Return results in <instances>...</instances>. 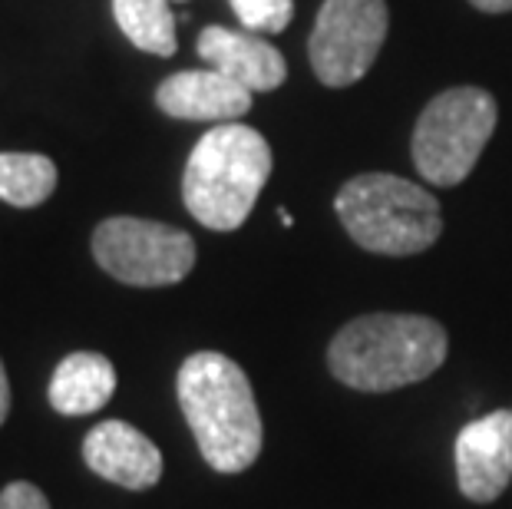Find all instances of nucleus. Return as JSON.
I'll return each mask as SVG.
<instances>
[{
    "label": "nucleus",
    "instance_id": "f257e3e1",
    "mask_svg": "<svg viewBox=\"0 0 512 509\" xmlns=\"http://www.w3.org/2000/svg\"><path fill=\"white\" fill-rule=\"evenodd\" d=\"M179 407L205 463L215 473H245L258 460L265 430L248 374L219 351H195L176 377Z\"/></svg>",
    "mask_w": 512,
    "mask_h": 509
},
{
    "label": "nucleus",
    "instance_id": "f03ea898",
    "mask_svg": "<svg viewBox=\"0 0 512 509\" xmlns=\"http://www.w3.org/2000/svg\"><path fill=\"white\" fill-rule=\"evenodd\" d=\"M450 351L443 324L427 314H361L328 344V367L344 387L387 394L427 381Z\"/></svg>",
    "mask_w": 512,
    "mask_h": 509
},
{
    "label": "nucleus",
    "instance_id": "7ed1b4c3",
    "mask_svg": "<svg viewBox=\"0 0 512 509\" xmlns=\"http://www.w3.org/2000/svg\"><path fill=\"white\" fill-rule=\"evenodd\" d=\"M275 169L268 139L252 126L219 123L185 162L182 202L212 232H235L252 215Z\"/></svg>",
    "mask_w": 512,
    "mask_h": 509
},
{
    "label": "nucleus",
    "instance_id": "20e7f679",
    "mask_svg": "<svg viewBox=\"0 0 512 509\" xmlns=\"http://www.w3.org/2000/svg\"><path fill=\"white\" fill-rule=\"evenodd\" d=\"M344 232L377 255H420L443 232L440 202L430 189L390 172H364L347 179L334 199Z\"/></svg>",
    "mask_w": 512,
    "mask_h": 509
},
{
    "label": "nucleus",
    "instance_id": "39448f33",
    "mask_svg": "<svg viewBox=\"0 0 512 509\" xmlns=\"http://www.w3.org/2000/svg\"><path fill=\"white\" fill-rule=\"evenodd\" d=\"M496 116V96L483 86H453L433 96L413 126V166L430 186H460L493 139Z\"/></svg>",
    "mask_w": 512,
    "mask_h": 509
},
{
    "label": "nucleus",
    "instance_id": "423d86ee",
    "mask_svg": "<svg viewBox=\"0 0 512 509\" xmlns=\"http://www.w3.org/2000/svg\"><path fill=\"white\" fill-rule=\"evenodd\" d=\"M195 255V238L185 229L136 215H113L93 232L96 265L133 288L179 285L195 268Z\"/></svg>",
    "mask_w": 512,
    "mask_h": 509
},
{
    "label": "nucleus",
    "instance_id": "0eeeda50",
    "mask_svg": "<svg viewBox=\"0 0 512 509\" xmlns=\"http://www.w3.org/2000/svg\"><path fill=\"white\" fill-rule=\"evenodd\" d=\"M387 24V0H324L308 40L314 77L334 90L364 80L387 40Z\"/></svg>",
    "mask_w": 512,
    "mask_h": 509
},
{
    "label": "nucleus",
    "instance_id": "6e6552de",
    "mask_svg": "<svg viewBox=\"0 0 512 509\" xmlns=\"http://www.w3.org/2000/svg\"><path fill=\"white\" fill-rule=\"evenodd\" d=\"M509 424L512 410H493L456 437V483L470 503H493L506 493L512 480Z\"/></svg>",
    "mask_w": 512,
    "mask_h": 509
},
{
    "label": "nucleus",
    "instance_id": "1a4fd4ad",
    "mask_svg": "<svg viewBox=\"0 0 512 509\" xmlns=\"http://www.w3.org/2000/svg\"><path fill=\"white\" fill-rule=\"evenodd\" d=\"M83 460L100 480L123 490H152L162 480V453L126 420H103L83 440Z\"/></svg>",
    "mask_w": 512,
    "mask_h": 509
},
{
    "label": "nucleus",
    "instance_id": "9d476101",
    "mask_svg": "<svg viewBox=\"0 0 512 509\" xmlns=\"http://www.w3.org/2000/svg\"><path fill=\"white\" fill-rule=\"evenodd\" d=\"M159 110L189 123H235L252 110V90L219 70H179L159 83Z\"/></svg>",
    "mask_w": 512,
    "mask_h": 509
},
{
    "label": "nucleus",
    "instance_id": "9b49d317",
    "mask_svg": "<svg viewBox=\"0 0 512 509\" xmlns=\"http://www.w3.org/2000/svg\"><path fill=\"white\" fill-rule=\"evenodd\" d=\"M199 57L228 80L242 83L252 93H271L288 80V63L278 47L248 30L205 27L199 34Z\"/></svg>",
    "mask_w": 512,
    "mask_h": 509
},
{
    "label": "nucleus",
    "instance_id": "f8f14e48",
    "mask_svg": "<svg viewBox=\"0 0 512 509\" xmlns=\"http://www.w3.org/2000/svg\"><path fill=\"white\" fill-rule=\"evenodd\" d=\"M116 394V367L100 351H73L50 377L47 400L63 417H86L110 404Z\"/></svg>",
    "mask_w": 512,
    "mask_h": 509
},
{
    "label": "nucleus",
    "instance_id": "ddd939ff",
    "mask_svg": "<svg viewBox=\"0 0 512 509\" xmlns=\"http://www.w3.org/2000/svg\"><path fill=\"white\" fill-rule=\"evenodd\" d=\"M172 0H113V17L126 40L152 57H172L179 50Z\"/></svg>",
    "mask_w": 512,
    "mask_h": 509
},
{
    "label": "nucleus",
    "instance_id": "4468645a",
    "mask_svg": "<svg viewBox=\"0 0 512 509\" xmlns=\"http://www.w3.org/2000/svg\"><path fill=\"white\" fill-rule=\"evenodd\" d=\"M57 166L43 153H0V202L37 209L57 189Z\"/></svg>",
    "mask_w": 512,
    "mask_h": 509
},
{
    "label": "nucleus",
    "instance_id": "2eb2a0df",
    "mask_svg": "<svg viewBox=\"0 0 512 509\" xmlns=\"http://www.w3.org/2000/svg\"><path fill=\"white\" fill-rule=\"evenodd\" d=\"M248 34H281L294 17V0H228Z\"/></svg>",
    "mask_w": 512,
    "mask_h": 509
},
{
    "label": "nucleus",
    "instance_id": "dca6fc26",
    "mask_svg": "<svg viewBox=\"0 0 512 509\" xmlns=\"http://www.w3.org/2000/svg\"><path fill=\"white\" fill-rule=\"evenodd\" d=\"M0 509H50V500L40 486L17 480L0 490Z\"/></svg>",
    "mask_w": 512,
    "mask_h": 509
},
{
    "label": "nucleus",
    "instance_id": "f3484780",
    "mask_svg": "<svg viewBox=\"0 0 512 509\" xmlns=\"http://www.w3.org/2000/svg\"><path fill=\"white\" fill-rule=\"evenodd\" d=\"M7 417H10V381L4 361H0V427L7 424Z\"/></svg>",
    "mask_w": 512,
    "mask_h": 509
},
{
    "label": "nucleus",
    "instance_id": "a211bd4d",
    "mask_svg": "<svg viewBox=\"0 0 512 509\" xmlns=\"http://www.w3.org/2000/svg\"><path fill=\"white\" fill-rule=\"evenodd\" d=\"M476 10H486V14H506L512 10V0H470Z\"/></svg>",
    "mask_w": 512,
    "mask_h": 509
},
{
    "label": "nucleus",
    "instance_id": "6ab92c4d",
    "mask_svg": "<svg viewBox=\"0 0 512 509\" xmlns=\"http://www.w3.org/2000/svg\"><path fill=\"white\" fill-rule=\"evenodd\" d=\"M509 447H512V424H509Z\"/></svg>",
    "mask_w": 512,
    "mask_h": 509
}]
</instances>
